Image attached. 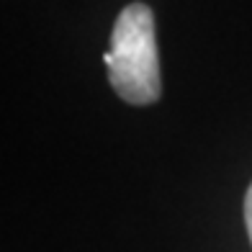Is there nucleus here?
<instances>
[{"mask_svg":"<svg viewBox=\"0 0 252 252\" xmlns=\"http://www.w3.org/2000/svg\"><path fill=\"white\" fill-rule=\"evenodd\" d=\"M113 90L131 106H150L159 98V60L155 16L150 5H126L113 26L111 49L103 54Z\"/></svg>","mask_w":252,"mask_h":252,"instance_id":"nucleus-1","label":"nucleus"},{"mask_svg":"<svg viewBox=\"0 0 252 252\" xmlns=\"http://www.w3.org/2000/svg\"><path fill=\"white\" fill-rule=\"evenodd\" d=\"M245 221H247V234H250V242H252V186H250L247 198H245Z\"/></svg>","mask_w":252,"mask_h":252,"instance_id":"nucleus-2","label":"nucleus"}]
</instances>
